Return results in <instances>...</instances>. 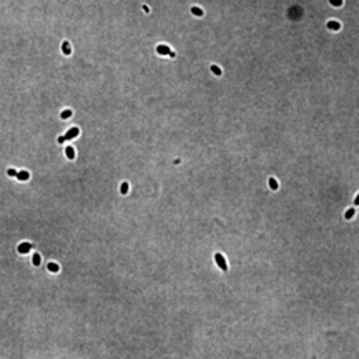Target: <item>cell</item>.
Here are the masks:
<instances>
[{"label":"cell","instance_id":"6da1fadb","mask_svg":"<svg viewBox=\"0 0 359 359\" xmlns=\"http://www.w3.org/2000/svg\"><path fill=\"white\" fill-rule=\"evenodd\" d=\"M326 29L330 30V32H339V30L343 29V24H341L339 20L331 19V20L326 22Z\"/></svg>","mask_w":359,"mask_h":359},{"label":"cell","instance_id":"7a4b0ae2","mask_svg":"<svg viewBox=\"0 0 359 359\" xmlns=\"http://www.w3.org/2000/svg\"><path fill=\"white\" fill-rule=\"evenodd\" d=\"M215 258H217V263L219 264V268L223 269V271H226V262H224V258H223V255H215Z\"/></svg>","mask_w":359,"mask_h":359},{"label":"cell","instance_id":"3957f363","mask_svg":"<svg viewBox=\"0 0 359 359\" xmlns=\"http://www.w3.org/2000/svg\"><path fill=\"white\" fill-rule=\"evenodd\" d=\"M330 2L331 7H336V8H341L344 6V0H327Z\"/></svg>","mask_w":359,"mask_h":359},{"label":"cell","instance_id":"277c9868","mask_svg":"<svg viewBox=\"0 0 359 359\" xmlns=\"http://www.w3.org/2000/svg\"><path fill=\"white\" fill-rule=\"evenodd\" d=\"M191 12H193V15H196V17H203V11H201V8H198V7H193V8H191Z\"/></svg>","mask_w":359,"mask_h":359},{"label":"cell","instance_id":"5b68a950","mask_svg":"<svg viewBox=\"0 0 359 359\" xmlns=\"http://www.w3.org/2000/svg\"><path fill=\"white\" fill-rule=\"evenodd\" d=\"M269 185H271L273 190H278V183H276L275 178H269Z\"/></svg>","mask_w":359,"mask_h":359},{"label":"cell","instance_id":"8992f818","mask_svg":"<svg viewBox=\"0 0 359 359\" xmlns=\"http://www.w3.org/2000/svg\"><path fill=\"white\" fill-rule=\"evenodd\" d=\"M17 177H19L20 180H29V173H27V172H20V173H17Z\"/></svg>","mask_w":359,"mask_h":359},{"label":"cell","instance_id":"52a82bcc","mask_svg":"<svg viewBox=\"0 0 359 359\" xmlns=\"http://www.w3.org/2000/svg\"><path fill=\"white\" fill-rule=\"evenodd\" d=\"M354 217V210L351 208V210H348L346 212V219H351Z\"/></svg>","mask_w":359,"mask_h":359},{"label":"cell","instance_id":"ba28073f","mask_svg":"<svg viewBox=\"0 0 359 359\" xmlns=\"http://www.w3.org/2000/svg\"><path fill=\"white\" fill-rule=\"evenodd\" d=\"M27 250H30V245H22L19 248L20 253H24V251H27Z\"/></svg>","mask_w":359,"mask_h":359},{"label":"cell","instance_id":"9c48e42d","mask_svg":"<svg viewBox=\"0 0 359 359\" xmlns=\"http://www.w3.org/2000/svg\"><path fill=\"white\" fill-rule=\"evenodd\" d=\"M212 70H213V72H215V74H217V75H222V70H219L217 65H213V67H212Z\"/></svg>","mask_w":359,"mask_h":359},{"label":"cell","instance_id":"30bf717a","mask_svg":"<svg viewBox=\"0 0 359 359\" xmlns=\"http://www.w3.org/2000/svg\"><path fill=\"white\" fill-rule=\"evenodd\" d=\"M158 52H163V53H170V50L167 47H158ZM170 55H172V53H170Z\"/></svg>","mask_w":359,"mask_h":359},{"label":"cell","instance_id":"8fae6325","mask_svg":"<svg viewBox=\"0 0 359 359\" xmlns=\"http://www.w3.org/2000/svg\"><path fill=\"white\" fill-rule=\"evenodd\" d=\"M48 269H50V271H57V264H50Z\"/></svg>","mask_w":359,"mask_h":359},{"label":"cell","instance_id":"7c38bea8","mask_svg":"<svg viewBox=\"0 0 359 359\" xmlns=\"http://www.w3.org/2000/svg\"><path fill=\"white\" fill-rule=\"evenodd\" d=\"M34 263H35V264H39V263H40V257H39V255H35V258H34Z\"/></svg>","mask_w":359,"mask_h":359},{"label":"cell","instance_id":"4fadbf2b","mask_svg":"<svg viewBox=\"0 0 359 359\" xmlns=\"http://www.w3.org/2000/svg\"><path fill=\"white\" fill-rule=\"evenodd\" d=\"M8 175H11V177H15L17 172H15V170H8Z\"/></svg>","mask_w":359,"mask_h":359},{"label":"cell","instance_id":"5bb4252c","mask_svg":"<svg viewBox=\"0 0 359 359\" xmlns=\"http://www.w3.org/2000/svg\"><path fill=\"white\" fill-rule=\"evenodd\" d=\"M67 150H69V156H70V158H74V151H72V148H67Z\"/></svg>","mask_w":359,"mask_h":359},{"label":"cell","instance_id":"9a60e30c","mask_svg":"<svg viewBox=\"0 0 359 359\" xmlns=\"http://www.w3.org/2000/svg\"><path fill=\"white\" fill-rule=\"evenodd\" d=\"M127 190H128V185H127V183H125V185L122 187V191H123V193H127Z\"/></svg>","mask_w":359,"mask_h":359},{"label":"cell","instance_id":"2e32d148","mask_svg":"<svg viewBox=\"0 0 359 359\" xmlns=\"http://www.w3.org/2000/svg\"><path fill=\"white\" fill-rule=\"evenodd\" d=\"M354 205H356V206H359V195L356 196V198H354Z\"/></svg>","mask_w":359,"mask_h":359}]
</instances>
